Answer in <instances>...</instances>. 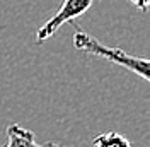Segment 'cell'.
<instances>
[{
  "mask_svg": "<svg viewBox=\"0 0 150 147\" xmlns=\"http://www.w3.org/2000/svg\"><path fill=\"white\" fill-rule=\"evenodd\" d=\"M74 26L75 33H74V46L77 50L84 51L87 55H94L104 58V60H109L112 64H118L128 69L130 72L140 75L143 81H150V62L149 58H143V56H135L126 53L123 48H109V46L103 45L101 41H97L96 38H92L91 34H87L85 31L79 28L77 24L70 22Z\"/></svg>",
  "mask_w": 150,
  "mask_h": 147,
  "instance_id": "1",
  "label": "cell"
},
{
  "mask_svg": "<svg viewBox=\"0 0 150 147\" xmlns=\"http://www.w3.org/2000/svg\"><path fill=\"white\" fill-rule=\"evenodd\" d=\"M94 0H63L62 5L58 7L53 17H50L36 31V43L41 45L51 36H55V33L62 28L63 24H70L75 19L84 16L87 10L92 7Z\"/></svg>",
  "mask_w": 150,
  "mask_h": 147,
  "instance_id": "2",
  "label": "cell"
},
{
  "mask_svg": "<svg viewBox=\"0 0 150 147\" xmlns=\"http://www.w3.org/2000/svg\"><path fill=\"white\" fill-rule=\"evenodd\" d=\"M7 146L5 147H45L36 142L34 133L28 128H22L17 123H12L7 127Z\"/></svg>",
  "mask_w": 150,
  "mask_h": 147,
  "instance_id": "3",
  "label": "cell"
},
{
  "mask_svg": "<svg viewBox=\"0 0 150 147\" xmlns=\"http://www.w3.org/2000/svg\"><path fill=\"white\" fill-rule=\"evenodd\" d=\"M94 147H133L128 138L118 132H103L92 138Z\"/></svg>",
  "mask_w": 150,
  "mask_h": 147,
  "instance_id": "4",
  "label": "cell"
},
{
  "mask_svg": "<svg viewBox=\"0 0 150 147\" xmlns=\"http://www.w3.org/2000/svg\"><path fill=\"white\" fill-rule=\"evenodd\" d=\"M130 2H131V4H133V5H135L138 10H140V12H143V14L149 10L150 0H130Z\"/></svg>",
  "mask_w": 150,
  "mask_h": 147,
  "instance_id": "5",
  "label": "cell"
},
{
  "mask_svg": "<svg viewBox=\"0 0 150 147\" xmlns=\"http://www.w3.org/2000/svg\"><path fill=\"white\" fill-rule=\"evenodd\" d=\"M46 147H60V146H58V144H53V142H48Z\"/></svg>",
  "mask_w": 150,
  "mask_h": 147,
  "instance_id": "6",
  "label": "cell"
}]
</instances>
